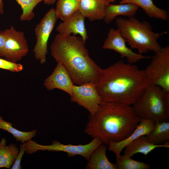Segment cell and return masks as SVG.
Here are the masks:
<instances>
[{"mask_svg":"<svg viewBox=\"0 0 169 169\" xmlns=\"http://www.w3.org/2000/svg\"><path fill=\"white\" fill-rule=\"evenodd\" d=\"M12 125H13L10 122L4 120L0 115V129L11 133L16 141H20L23 143L36 136L37 131L36 130L29 132L22 131L15 129Z\"/></svg>","mask_w":169,"mask_h":169,"instance_id":"obj_23","label":"cell"},{"mask_svg":"<svg viewBox=\"0 0 169 169\" xmlns=\"http://www.w3.org/2000/svg\"><path fill=\"white\" fill-rule=\"evenodd\" d=\"M57 19L55 9L52 8L46 13L34 29L36 42L33 52L34 58L39 60L41 64L46 62L48 40Z\"/></svg>","mask_w":169,"mask_h":169,"instance_id":"obj_8","label":"cell"},{"mask_svg":"<svg viewBox=\"0 0 169 169\" xmlns=\"http://www.w3.org/2000/svg\"><path fill=\"white\" fill-rule=\"evenodd\" d=\"M155 123L151 120L141 119L133 132L127 138L120 141L111 142L108 149L115 154L116 160L120 155L122 150L128 144L139 137L146 136L154 128Z\"/></svg>","mask_w":169,"mask_h":169,"instance_id":"obj_14","label":"cell"},{"mask_svg":"<svg viewBox=\"0 0 169 169\" xmlns=\"http://www.w3.org/2000/svg\"><path fill=\"white\" fill-rule=\"evenodd\" d=\"M132 3L141 7L147 16L151 18L168 20L169 15L167 10L160 8L154 4L153 0H121L119 4Z\"/></svg>","mask_w":169,"mask_h":169,"instance_id":"obj_19","label":"cell"},{"mask_svg":"<svg viewBox=\"0 0 169 169\" xmlns=\"http://www.w3.org/2000/svg\"><path fill=\"white\" fill-rule=\"evenodd\" d=\"M4 13V5L3 0H0V14Z\"/></svg>","mask_w":169,"mask_h":169,"instance_id":"obj_30","label":"cell"},{"mask_svg":"<svg viewBox=\"0 0 169 169\" xmlns=\"http://www.w3.org/2000/svg\"><path fill=\"white\" fill-rule=\"evenodd\" d=\"M132 105L134 111L141 119L155 123L168 121L169 93L158 86L148 85Z\"/></svg>","mask_w":169,"mask_h":169,"instance_id":"obj_5","label":"cell"},{"mask_svg":"<svg viewBox=\"0 0 169 169\" xmlns=\"http://www.w3.org/2000/svg\"><path fill=\"white\" fill-rule=\"evenodd\" d=\"M18 152L15 145H7L6 139L3 138L0 142V168H9L14 163Z\"/></svg>","mask_w":169,"mask_h":169,"instance_id":"obj_20","label":"cell"},{"mask_svg":"<svg viewBox=\"0 0 169 169\" xmlns=\"http://www.w3.org/2000/svg\"><path fill=\"white\" fill-rule=\"evenodd\" d=\"M56 0H43L44 3L47 5H52L54 4Z\"/></svg>","mask_w":169,"mask_h":169,"instance_id":"obj_29","label":"cell"},{"mask_svg":"<svg viewBox=\"0 0 169 169\" xmlns=\"http://www.w3.org/2000/svg\"><path fill=\"white\" fill-rule=\"evenodd\" d=\"M126 40L123 37L118 28H110L102 48L113 50L118 53L122 58H126L128 63L133 64L145 59L151 58L142 54H137L127 47Z\"/></svg>","mask_w":169,"mask_h":169,"instance_id":"obj_11","label":"cell"},{"mask_svg":"<svg viewBox=\"0 0 169 169\" xmlns=\"http://www.w3.org/2000/svg\"><path fill=\"white\" fill-rule=\"evenodd\" d=\"M80 0H57L55 13L57 18L64 21L79 10Z\"/></svg>","mask_w":169,"mask_h":169,"instance_id":"obj_22","label":"cell"},{"mask_svg":"<svg viewBox=\"0 0 169 169\" xmlns=\"http://www.w3.org/2000/svg\"><path fill=\"white\" fill-rule=\"evenodd\" d=\"M70 96L71 101L83 107L93 115L102 101L95 87V84L88 83L74 84Z\"/></svg>","mask_w":169,"mask_h":169,"instance_id":"obj_10","label":"cell"},{"mask_svg":"<svg viewBox=\"0 0 169 169\" xmlns=\"http://www.w3.org/2000/svg\"><path fill=\"white\" fill-rule=\"evenodd\" d=\"M139 7L133 3H126L113 4L108 3L106 5L103 19L105 23L109 24L119 15L129 17H134Z\"/></svg>","mask_w":169,"mask_h":169,"instance_id":"obj_17","label":"cell"},{"mask_svg":"<svg viewBox=\"0 0 169 169\" xmlns=\"http://www.w3.org/2000/svg\"><path fill=\"white\" fill-rule=\"evenodd\" d=\"M146 136L149 141L154 145H162L169 141V122L155 123L154 128Z\"/></svg>","mask_w":169,"mask_h":169,"instance_id":"obj_21","label":"cell"},{"mask_svg":"<svg viewBox=\"0 0 169 169\" xmlns=\"http://www.w3.org/2000/svg\"><path fill=\"white\" fill-rule=\"evenodd\" d=\"M107 3L104 0H80L79 10L90 21L103 19Z\"/></svg>","mask_w":169,"mask_h":169,"instance_id":"obj_15","label":"cell"},{"mask_svg":"<svg viewBox=\"0 0 169 169\" xmlns=\"http://www.w3.org/2000/svg\"><path fill=\"white\" fill-rule=\"evenodd\" d=\"M23 68V66L22 64L12 62L5 59L0 58V69L12 72H19L22 71Z\"/></svg>","mask_w":169,"mask_h":169,"instance_id":"obj_26","label":"cell"},{"mask_svg":"<svg viewBox=\"0 0 169 169\" xmlns=\"http://www.w3.org/2000/svg\"><path fill=\"white\" fill-rule=\"evenodd\" d=\"M5 41L4 31H0V57H3L4 47Z\"/></svg>","mask_w":169,"mask_h":169,"instance_id":"obj_28","label":"cell"},{"mask_svg":"<svg viewBox=\"0 0 169 169\" xmlns=\"http://www.w3.org/2000/svg\"><path fill=\"white\" fill-rule=\"evenodd\" d=\"M159 147H169V142L160 145H154L149 141L146 136H141L131 142L124 149V154L131 157L137 153L146 156L154 149Z\"/></svg>","mask_w":169,"mask_h":169,"instance_id":"obj_16","label":"cell"},{"mask_svg":"<svg viewBox=\"0 0 169 169\" xmlns=\"http://www.w3.org/2000/svg\"><path fill=\"white\" fill-rule=\"evenodd\" d=\"M141 120L131 105L102 101L95 113L90 115L84 132L108 146L127 138Z\"/></svg>","mask_w":169,"mask_h":169,"instance_id":"obj_2","label":"cell"},{"mask_svg":"<svg viewBox=\"0 0 169 169\" xmlns=\"http://www.w3.org/2000/svg\"><path fill=\"white\" fill-rule=\"evenodd\" d=\"M20 151L16 159L11 168L12 169H21L22 167L20 166V163L22 157L25 152L26 149L23 143L21 144L19 146Z\"/></svg>","mask_w":169,"mask_h":169,"instance_id":"obj_27","label":"cell"},{"mask_svg":"<svg viewBox=\"0 0 169 169\" xmlns=\"http://www.w3.org/2000/svg\"><path fill=\"white\" fill-rule=\"evenodd\" d=\"M80 36L59 34L50 46L52 57L68 71L77 85L96 83L101 69L90 57Z\"/></svg>","mask_w":169,"mask_h":169,"instance_id":"obj_3","label":"cell"},{"mask_svg":"<svg viewBox=\"0 0 169 169\" xmlns=\"http://www.w3.org/2000/svg\"><path fill=\"white\" fill-rule=\"evenodd\" d=\"M125 155H120L115 164L117 169H149V164L132 159Z\"/></svg>","mask_w":169,"mask_h":169,"instance_id":"obj_24","label":"cell"},{"mask_svg":"<svg viewBox=\"0 0 169 169\" xmlns=\"http://www.w3.org/2000/svg\"><path fill=\"white\" fill-rule=\"evenodd\" d=\"M74 84L66 69L59 63H57L52 73L44 82V85L47 90L59 89L67 93L70 96Z\"/></svg>","mask_w":169,"mask_h":169,"instance_id":"obj_12","label":"cell"},{"mask_svg":"<svg viewBox=\"0 0 169 169\" xmlns=\"http://www.w3.org/2000/svg\"><path fill=\"white\" fill-rule=\"evenodd\" d=\"M144 71L151 84L169 93V46L155 53Z\"/></svg>","mask_w":169,"mask_h":169,"instance_id":"obj_7","label":"cell"},{"mask_svg":"<svg viewBox=\"0 0 169 169\" xmlns=\"http://www.w3.org/2000/svg\"><path fill=\"white\" fill-rule=\"evenodd\" d=\"M104 0L107 3H112L115 1L116 0Z\"/></svg>","mask_w":169,"mask_h":169,"instance_id":"obj_31","label":"cell"},{"mask_svg":"<svg viewBox=\"0 0 169 169\" xmlns=\"http://www.w3.org/2000/svg\"><path fill=\"white\" fill-rule=\"evenodd\" d=\"M107 147L102 143L92 152L86 168L89 169H117L115 164L110 162L106 155Z\"/></svg>","mask_w":169,"mask_h":169,"instance_id":"obj_18","label":"cell"},{"mask_svg":"<svg viewBox=\"0 0 169 169\" xmlns=\"http://www.w3.org/2000/svg\"><path fill=\"white\" fill-rule=\"evenodd\" d=\"M4 31L5 41L3 57L8 61L16 63L28 52V46L24 33L16 30L12 26Z\"/></svg>","mask_w":169,"mask_h":169,"instance_id":"obj_9","label":"cell"},{"mask_svg":"<svg viewBox=\"0 0 169 169\" xmlns=\"http://www.w3.org/2000/svg\"><path fill=\"white\" fill-rule=\"evenodd\" d=\"M84 18L78 10L60 23L56 28V30L58 34L63 35L79 34L85 42L88 36L85 27Z\"/></svg>","mask_w":169,"mask_h":169,"instance_id":"obj_13","label":"cell"},{"mask_svg":"<svg viewBox=\"0 0 169 169\" xmlns=\"http://www.w3.org/2000/svg\"><path fill=\"white\" fill-rule=\"evenodd\" d=\"M21 6L22 13L20 19L21 21H29L34 17V8L43 0H15Z\"/></svg>","mask_w":169,"mask_h":169,"instance_id":"obj_25","label":"cell"},{"mask_svg":"<svg viewBox=\"0 0 169 169\" xmlns=\"http://www.w3.org/2000/svg\"><path fill=\"white\" fill-rule=\"evenodd\" d=\"M150 84L144 70L119 60L101 69L95 85L102 101L131 106Z\"/></svg>","mask_w":169,"mask_h":169,"instance_id":"obj_1","label":"cell"},{"mask_svg":"<svg viewBox=\"0 0 169 169\" xmlns=\"http://www.w3.org/2000/svg\"><path fill=\"white\" fill-rule=\"evenodd\" d=\"M116 23L123 37L128 42L131 49L138 50L142 54L152 51L156 53L162 48L157 42L161 36L167 33L154 32L150 23L146 21H140L134 17L124 18L120 17Z\"/></svg>","mask_w":169,"mask_h":169,"instance_id":"obj_4","label":"cell"},{"mask_svg":"<svg viewBox=\"0 0 169 169\" xmlns=\"http://www.w3.org/2000/svg\"><path fill=\"white\" fill-rule=\"evenodd\" d=\"M102 143L100 139L94 137L90 142L85 145H65L55 140L51 145H42L31 139L25 142L24 145L25 152L28 154H32L38 151H62L66 153L69 157L80 155L88 161L93 151Z\"/></svg>","mask_w":169,"mask_h":169,"instance_id":"obj_6","label":"cell"}]
</instances>
